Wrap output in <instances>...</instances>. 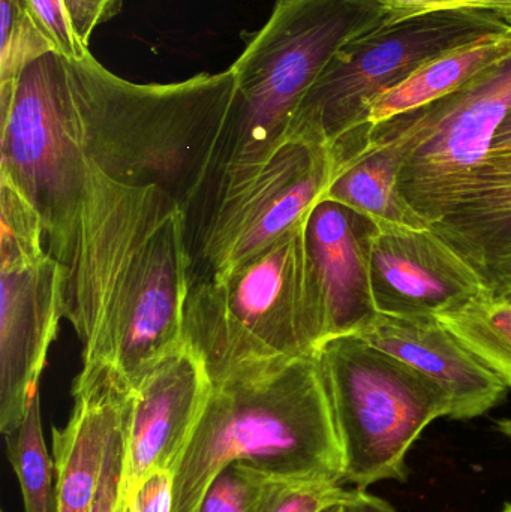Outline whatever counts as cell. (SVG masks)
Wrapping results in <instances>:
<instances>
[{
	"instance_id": "30",
	"label": "cell",
	"mask_w": 511,
	"mask_h": 512,
	"mask_svg": "<svg viewBox=\"0 0 511 512\" xmlns=\"http://www.w3.org/2000/svg\"><path fill=\"white\" fill-rule=\"evenodd\" d=\"M375 2L383 3L401 14H417V12L446 8L441 0H375Z\"/></svg>"
},
{
	"instance_id": "11",
	"label": "cell",
	"mask_w": 511,
	"mask_h": 512,
	"mask_svg": "<svg viewBox=\"0 0 511 512\" xmlns=\"http://www.w3.org/2000/svg\"><path fill=\"white\" fill-rule=\"evenodd\" d=\"M511 113V56L432 104L386 120L410 141L399 191L429 225L491 152Z\"/></svg>"
},
{
	"instance_id": "23",
	"label": "cell",
	"mask_w": 511,
	"mask_h": 512,
	"mask_svg": "<svg viewBox=\"0 0 511 512\" xmlns=\"http://www.w3.org/2000/svg\"><path fill=\"white\" fill-rule=\"evenodd\" d=\"M285 483L245 463H231L212 481L198 512H261Z\"/></svg>"
},
{
	"instance_id": "26",
	"label": "cell",
	"mask_w": 511,
	"mask_h": 512,
	"mask_svg": "<svg viewBox=\"0 0 511 512\" xmlns=\"http://www.w3.org/2000/svg\"><path fill=\"white\" fill-rule=\"evenodd\" d=\"M33 17L56 53L68 60H83L90 53L72 29L63 0H29Z\"/></svg>"
},
{
	"instance_id": "8",
	"label": "cell",
	"mask_w": 511,
	"mask_h": 512,
	"mask_svg": "<svg viewBox=\"0 0 511 512\" xmlns=\"http://www.w3.org/2000/svg\"><path fill=\"white\" fill-rule=\"evenodd\" d=\"M87 174L68 59L50 51L0 95V182L38 213L48 252L66 268L77 243Z\"/></svg>"
},
{
	"instance_id": "32",
	"label": "cell",
	"mask_w": 511,
	"mask_h": 512,
	"mask_svg": "<svg viewBox=\"0 0 511 512\" xmlns=\"http://www.w3.org/2000/svg\"><path fill=\"white\" fill-rule=\"evenodd\" d=\"M485 288L494 294H501L511 288V258L485 280Z\"/></svg>"
},
{
	"instance_id": "15",
	"label": "cell",
	"mask_w": 511,
	"mask_h": 512,
	"mask_svg": "<svg viewBox=\"0 0 511 512\" xmlns=\"http://www.w3.org/2000/svg\"><path fill=\"white\" fill-rule=\"evenodd\" d=\"M437 382L452 399V420H473L500 405L507 385L437 316L377 313L356 334Z\"/></svg>"
},
{
	"instance_id": "25",
	"label": "cell",
	"mask_w": 511,
	"mask_h": 512,
	"mask_svg": "<svg viewBox=\"0 0 511 512\" xmlns=\"http://www.w3.org/2000/svg\"><path fill=\"white\" fill-rule=\"evenodd\" d=\"M131 406L132 402L111 433L101 484H99L98 493H96L95 502H93L90 512H126L125 504L122 501V480L123 463H125L126 424H128Z\"/></svg>"
},
{
	"instance_id": "35",
	"label": "cell",
	"mask_w": 511,
	"mask_h": 512,
	"mask_svg": "<svg viewBox=\"0 0 511 512\" xmlns=\"http://www.w3.org/2000/svg\"><path fill=\"white\" fill-rule=\"evenodd\" d=\"M323 512H347V508H345L344 502V504L333 505V507L327 508V510Z\"/></svg>"
},
{
	"instance_id": "10",
	"label": "cell",
	"mask_w": 511,
	"mask_h": 512,
	"mask_svg": "<svg viewBox=\"0 0 511 512\" xmlns=\"http://www.w3.org/2000/svg\"><path fill=\"white\" fill-rule=\"evenodd\" d=\"M333 174L329 147L282 144L257 174L218 201L189 243V285L230 270L303 224Z\"/></svg>"
},
{
	"instance_id": "6",
	"label": "cell",
	"mask_w": 511,
	"mask_h": 512,
	"mask_svg": "<svg viewBox=\"0 0 511 512\" xmlns=\"http://www.w3.org/2000/svg\"><path fill=\"white\" fill-rule=\"evenodd\" d=\"M509 32L511 14L492 9L461 6L395 15L332 57L300 101L288 140L333 146L368 126L371 102L426 63Z\"/></svg>"
},
{
	"instance_id": "16",
	"label": "cell",
	"mask_w": 511,
	"mask_h": 512,
	"mask_svg": "<svg viewBox=\"0 0 511 512\" xmlns=\"http://www.w3.org/2000/svg\"><path fill=\"white\" fill-rule=\"evenodd\" d=\"M134 388L111 367H83L72 385L68 423L53 427L57 512H90L114 427Z\"/></svg>"
},
{
	"instance_id": "12",
	"label": "cell",
	"mask_w": 511,
	"mask_h": 512,
	"mask_svg": "<svg viewBox=\"0 0 511 512\" xmlns=\"http://www.w3.org/2000/svg\"><path fill=\"white\" fill-rule=\"evenodd\" d=\"M210 388L204 361L183 340L137 382L126 424L123 504L150 472L176 471Z\"/></svg>"
},
{
	"instance_id": "37",
	"label": "cell",
	"mask_w": 511,
	"mask_h": 512,
	"mask_svg": "<svg viewBox=\"0 0 511 512\" xmlns=\"http://www.w3.org/2000/svg\"><path fill=\"white\" fill-rule=\"evenodd\" d=\"M3 512V511H2Z\"/></svg>"
},
{
	"instance_id": "5",
	"label": "cell",
	"mask_w": 511,
	"mask_h": 512,
	"mask_svg": "<svg viewBox=\"0 0 511 512\" xmlns=\"http://www.w3.org/2000/svg\"><path fill=\"white\" fill-rule=\"evenodd\" d=\"M305 222L230 270L188 286L182 340L200 355L210 381L311 357L326 340Z\"/></svg>"
},
{
	"instance_id": "18",
	"label": "cell",
	"mask_w": 511,
	"mask_h": 512,
	"mask_svg": "<svg viewBox=\"0 0 511 512\" xmlns=\"http://www.w3.org/2000/svg\"><path fill=\"white\" fill-rule=\"evenodd\" d=\"M511 56V32L450 51L414 72L410 78L375 98L368 108V125L432 104L470 83L489 66Z\"/></svg>"
},
{
	"instance_id": "29",
	"label": "cell",
	"mask_w": 511,
	"mask_h": 512,
	"mask_svg": "<svg viewBox=\"0 0 511 512\" xmlns=\"http://www.w3.org/2000/svg\"><path fill=\"white\" fill-rule=\"evenodd\" d=\"M345 508L347 512H398L389 502L371 495L366 489L350 490Z\"/></svg>"
},
{
	"instance_id": "27",
	"label": "cell",
	"mask_w": 511,
	"mask_h": 512,
	"mask_svg": "<svg viewBox=\"0 0 511 512\" xmlns=\"http://www.w3.org/2000/svg\"><path fill=\"white\" fill-rule=\"evenodd\" d=\"M174 472L156 469L150 472L126 501V512H173Z\"/></svg>"
},
{
	"instance_id": "28",
	"label": "cell",
	"mask_w": 511,
	"mask_h": 512,
	"mask_svg": "<svg viewBox=\"0 0 511 512\" xmlns=\"http://www.w3.org/2000/svg\"><path fill=\"white\" fill-rule=\"evenodd\" d=\"M66 14L81 44L89 47L93 30L119 14L123 0H63Z\"/></svg>"
},
{
	"instance_id": "24",
	"label": "cell",
	"mask_w": 511,
	"mask_h": 512,
	"mask_svg": "<svg viewBox=\"0 0 511 512\" xmlns=\"http://www.w3.org/2000/svg\"><path fill=\"white\" fill-rule=\"evenodd\" d=\"M350 490L330 481H285L270 496L261 512H323L344 504Z\"/></svg>"
},
{
	"instance_id": "9",
	"label": "cell",
	"mask_w": 511,
	"mask_h": 512,
	"mask_svg": "<svg viewBox=\"0 0 511 512\" xmlns=\"http://www.w3.org/2000/svg\"><path fill=\"white\" fill-rule=\"evenodd\" d=\"M68 268L48 252L41 218L0 182V430L14 432L66 313Z\"/></svg>"
},
{
	"instance_id": "2",
	"label": "cell",
	"mask_w": 511,
	"mask_h": 512,
	"mask_svg": "<svg viewBox=\"0 0 511 512\" xmlns=\"http://www.w3.org/2000/svg\"><path fill=\"white\" fill-rule=\"evenodd\" d=\"M245 463L285 481L344 484L335 412L317 352L212 381L174 471L173 512H198L222 469Z\"/></svg>"
},
{
	"instance_id": "14",
	"label": "cell",
	"mask_w": 511,
	"mask_h": 512,
	"mask_svg": "<svg viewBox=\"0 0 511 512\" xmlns=\"http://www.w3.org/2000/svg\"><path fill=\"white\" fill-rule=\"evenodd\" d=\"M374 221L323 197L305 222V243L323 304L326 340L362 331L377 316L371 291Z\"/></svg>"
},
{
	"instance_id": "33",
	"label": "cell",
	"mask_w": 511,
	"mask_h": 512,
	"mask_svg": "<svg viewBox=\"0 0 511 512\" xmlns=\"http://www.w3.org/2000/svg\"><path fill=\"white\" fill-rule=\"evenodd\" d=\"M491 152H511V113L495 134Z\"/></svg>"
},
{
	"instance_id": "17",
	"label": "cell",
	"mask_w": 511,
	"mask_h": 512,
	"mask_svg": "<svg viewBox=\"0 0 511 512\" xmlns=\"http://www.w3.org/2000/svg\"><path fill=\"white\" fill-rule=\"evenodd\" d=\"M335 174L324 197L362 213L377 225L429 227L399 191L410 141L389 122L369 125L329 147Z\"/></svg>"
},
{
	"instance_id": "4",
	"label": "cell",
	"mask_w": 511,
	"mask_h": 512,
	"mask_svg": "<svg viewBox=\"0 0 511 512\" xmlns=\"http://www.w3.org/2000/svg\"><path fill=\"white\" fill-rule=\"evenodd\" d=\"M398 14L375 0H276L267 23L231 65L236 90L206 182L186 215L188 243L218 201L287 143L300 101L332 57Z\"/></svg>"
},
{
	"instance_id": "34",
	"label": "cell",
	"mask_w": 511,
	"mask_h": 512,
	"mask_svg": "<svg viewBox=\"0 0 511 512\" xmlns=\"http://www.w3.org/2000/svg\"><path fill=\"white\" fill-rule=\"evenodd\" d=\"M497 427L504 436L511 439V420L498 421Z\"/></svg>"
},
{
	"instance_id": "36",
	"label": "cell",
	"mask_w": 511,
	"mask_h": 512,
	"mask_svg": "<svg viewBox=\"0 0 511 512\" xmlns=\"http://www.w3.org/2000/svg\"><path fill=\"white\" fill-rule=\"evenodd\" d=\"M501 512H511V504L507 505V507Z\"/></svg>"
},
{
	"instance_id": "7",
	"label": "cell",
	"mask_w": 511,
	"mask_h": 512,
	"mask_svg": "<svg viewBox=\"0 0 511 512\" xmlns=\"http://www.w3.org/2000/svg\"><path fill=\"white\" fill-rule=\"evenodd\" d=\"M344 459V484L368 489L407 480V456L423 430L452 415L449 394L356 334L318 348Z\"/></svg>"
},
{
	"instance_id": "22",
	"label": "cell",
	"mask_w": 511,
	"mask_h": 512,
	"mask_svg": "<svg viewBox=\"0 0 511 512\" xmlns=\"http://www.w3.org/2000/svg\"><path fill=\"white\" fill-rule=\"evenodd\" d=\"M0 9V95H6L29 63L54 50L39 29L29 0H0Z\"/></svg>"
},
{
	"instance_id": "31",
	"label": "cell",
	"mask_w": 511,
	"mask_h": 512,
	"mask_svg": "<svg viewBox=\"0 0 511 512\" xmlns=\"http://www.w3.org/2000/svg\"><path fill=\"white\" fill-rule=\"evenodd\" d=\"M441 3H443L446 8L471 6V8L492 9V11L511 14V0H441Z\"/></svg>"
},
{
	"instance_id": "13",
	"label": "cell",
	"mask_w": 511,
	"mask_h": 512,
	"mask_svg": "<svg viewBox=\"0 0 511 512\" xmlns=\"http://www.w3.org/2000/svg\"><path fill=\"white\" fill-rule=\"evenodd\" d=\"M369 268L375 309L386 315L438 316L485 289L479 273L431 225H377Z\"/></svg>"
},
{
	"instance_id": "20",
	"label": "cell",
	"mask_w": 511,
	"mask_h": 512,
	"mask_svg": "<svg viewBox=\"0 0 511 512\" xmlns=\"http://www.w3.org/2000/svg\"><path fill=\"white\" fill-rule=\"evenodd\" d=\"M437 318L511 388V298L485 288L464 306Z\"/></svg>"
},
{
	"instance_id": "19",
	"label": "cell",
	"mask_w": 511,
	"mask_h": 512,
	"mask_svg": "<svg viewBox=\"0 0 511 512\" xmlns=\"http://www.w3.org/2000/svg\"><path fill=\"white\" fill-rule=\"evenodd\" d=\"M485 280L511 258V186L462 201L431 224Z\"/></svg>"
},
{
	"instance_id": "3",
	"label": "cell",
	"mask_w": 511,
	"mask_h": 512,
	"mask_svg": "<svg viewBox=\"0 0 511 512\" xmlns=\"http://www.w3.org/2000/svg\"><path fill=\"white\" fill-rule=\"evenodd\" d=\"M68 68L86 158L122 185L167 192L186 219L233 101V68L168 84L132 83L90 53Z\"/></svg>"
},
{
	"instance_id": "1",
	"label": "cell",
	"mask_w": 511,
	"mask_h": 512,
	"mask_svg": "<svg viewBox=\"0 0 511 512\" xmlns=\"http://www.w3.org/2000/svg\"><path fill=\"white\" fill-rule=\"evenodd\" d=\"M188 270L179 204L156 186L122 185L89 161L65 313L83 343V367H111L134 388L182 343Z\"/></svg>"
},
{
	"instance_id": "21",
	"label": "cell",
	"mask_w": 511,
	"mask_h": 512,
	"mask_svg": "<svg viewBox=\"0 0 511 512\" xmlns=\"http://www.w3.org/2000/svg\"><path fill=\"white\" fill-rule=\"evenodd\" d=\"M5 439L6 456L20 484L24 512H57L56 475L42 433L38 387L30 397L26 417Z\"/></svg>"
}]
</instances>
